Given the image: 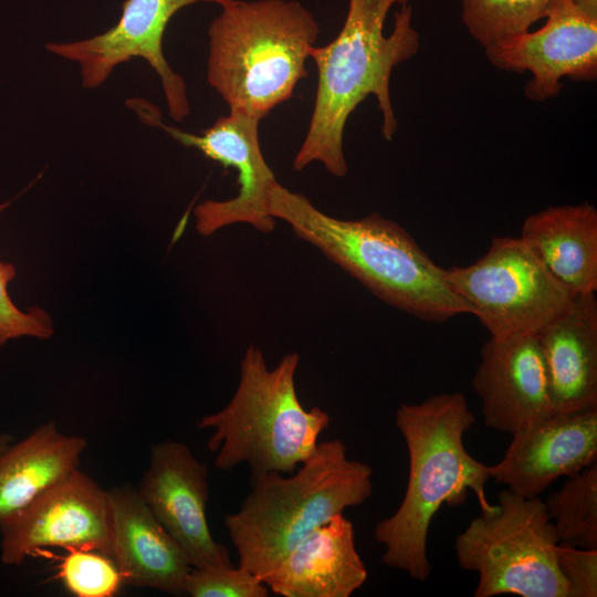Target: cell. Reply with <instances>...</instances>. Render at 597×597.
I'll return each mask as SVG.
<instances>
[{"label": "cell", "instance_id": "6da1fadb", "mask_svg": "<svg viewBox=\"0 0 597 597\" xmlns=\"http://www.w3.org/2000/svg\"><path fill=\"white\" fill-rule=\"evenodd\" d=\"M409 0H348L337 36L313 46L317 87L307 134L293 169L313 161L335 177L347 175L343 149L346 122L356 107L374 95L383 115L381 134L391 140L398 129L390 97L394 67L417 54L420 38L411 23Z\"/></svg>", "mask_w": 597, "mask_h": 597}, {"label": "cell", "instance_id": "7a4b0ae2", "mask_svg": "<svg viewBox=\"0 0 597 597\" xmlns=\"http://www.w3.org/2000/svg\"><path fill=\"white\" fill-rule=\"evenodd\" d=\"M395 420L408 450V482L399 507L377 523L374 537L385 548L386 566L423 583L431 573L429 526L441 505H461L468 490L475 494L481 513L495 512L498 504L486 500L488 465L471 457L463 443L464 432L474 423L463 394L402 404Z\"/></svg>", "mask_w": 597, "mask_h": 597}, {"label": "cell", "instance_id": "3957f363", "mask_svg": "<svg viewBox=\"0 0 597 597\" xmlns=\"http://www.w3.org/2000/svg\"><path fill=\"white\" fill-rule=\"evenodd\" d=\"M269 212L402 312L427 322L472 314L470 305L451 290L444 269L395 221L377 212L354 220L334 218L279 182L271 191Z\"/></svg>", "mask_w": 597, "mask_h": 597}, {"label": "cell", "instance_id": "277c9868", "mask_svg": "<svg viewBox=\"0 0 597 597\" xmlns=\"http://www.w3.org/2000/svg\"><path fill=\"white\" fill-rule=\"evenodd\" d=\"M282 474L253 479L240 507L224 517L239 566L261 579L311 532L373 493V469L350 460L339 439L320 442L293 475Z\"/></svg>", "mask_w": 597, "mask_h": 597}, {"label": "cell", "instance_id": "5b68a950", "mask_svg": "<svg viewBox=\"0 0 597 597\" xmlns=\"http://www.w3.org/2000/svg\"><path fill=\"white\" fill-rule=\"evenodd\" d=\"M320 25L298 1L230 0L208 28L207 80L230 112L258 121L293 96Z\"/></svg>", "mask_w": 597, "mask_h": 597}, {"label": "cell", "instance_id": "8992f818", "mask_svg": "<svg viewBox=\"0 0 597 597\" xmlns=\"http://www.w3.org/2000/svg\"><path fill=\"white\" fill-rule=\"evenodd\" d=\"M298 364V354L289 353L270 369L262 350L248 346L232 398L197 425L213 430L207 446L216 453L218 470L245 462L253 480L269 472L292 473L313 454L331 418L320 407L301 404L295 388Z\"/></svg>", "mask_w": 597, "mask_h": 597}, {"label": "cell", "instance_id": "52a82bcc", "mask_svg": "<svg viewBox=\"0 0 597 597\" xmlns=\"http://www.w3.org/2000/svg\"><path fill=\"white\" fill-rule=\"evenodd\" d=\"M498 510L481 513L455 538L461 568L476 572L475 597H572L556 555L558 537L545 503L506 489Z\"/></svg>", "mask_w": 597, "mask_h": 597}, {"label": "cell", "instance_id": "ba28073f", "mask_svg": "<svg viewBox=\"0 0 597 597\" xmlns=\"http://www.w3.org/2000/svg\"><path fill=\"white\" fill-rule=\"evenodd\" d=\"M444 276L496 338L536 335L573 298L520 237L493 238L478 261L444 269Z\"/></svg>", "mask_w": 597, "mask_h": 597}, {"label": "cell", "instance_id": "9c48e42d", "mask_svg": "<svg viewBox=\"0 0 597 597\" xmlns=\"http://www.w3.org/2000/svg\"><path fill=\"white\" fill-rule=\"evenodd\" d=\"M128 107L139 119L166 132L185 147L195 148L238 177V193L228 200H207L193 209L195 227L202 237L235 223H247L262 233L274 230L276 222L269 212L270 195L277 184L259 142L260 121L238 112L219 117L199 134L165 124L159 109L144 98H130Z\"/></svg>", "mask_w": 597, "mask_h": 597}, {"label": "cell", "instance_id": "30bf717a", "mask_svg": "<svg viewBox=\"0 0 597 597\" xmlns=\"http://www.w3.org/2000/svg\"><path fill=\"white\" fill-rule=\"evenodd\" d=\"M230 0H125L118 21L88 39L50 42L46 50L78 65L84 88L100 87L121 64L143 59L160 80L169 116L177 123L190 114L186 82L172 70L163 50L170 19L182 8L197 2L220 7Z\"/></svg>", "mask_w": 597, "mask_h": 597}, {"label": "cell", "instance_id": "8fae6325", "mask_svg": "<svg viewBox=\"0 0 597 597\" xmlns=\"http://www.w3.org/2000/svg\"><path fill=\"white\" fill-rule=\"evenodd\" d=\"M0 557L18 566L48 547L111 557L108 492L78 469L0 524Z\"/></svg>", "mask_w": 597, "mask_h": 597}, {"label": "cell", "instance_id": "7c38bea8", "mask_svg": "<svg viewBox=\"0 0 597 597\" xmlns=\"http://www.w3.org/2000/svg\"><path fill=\"white\" fill-rule=\"evenodd\" d=\"M544 25L505 38L485 55L500 70L532 74L525 95L545 102L561 92L563 77L593 81L597 76V17L574 0H553Z\"/></svg>", "mask_w": 597, "mask_h": 597}, {"label": "cell", "instance_id": "4fadbf2b", "mask_svg": "<svg viewBox=\"0 0 597 597\" xmlns=\"http://www.w3.org/2000/svg\"><path fill=\"white\" fill-rule=\"evenodd\" d=\"M138 492L192 568L232 565L208 526V469L185 443L165 440L153 447Z\"/></svg>", "mask_w": 597, "mask_h": 597}, {"label": "cell", "instance_id": "5bb4252c", "mask_svg": "<svg viewBox=\"0 0 597 597\" xmlns=\"http://www.w3.org/2000/svg\"><path fill=\"white\" fill-rule=\"evenodd\" d=\"M504 457L488 467L490 479L532 499L556 479L597 462V408L555 413L513 434Z\"/></svg>", "mask_w": 597, "mask_h": 597}, {"label": "cell", "instance_id": "9a60e30c", "mask_svg": "<svg viewBox=\"0 0 597 597\" xmlns=\"http://www.w3.org/2000/svg\"><path fill=\"white\" fill-rule=\"evenodd\" d=\"M473 388L484 425L513 434L553 413L548 380L534 335L491 337L481 348Z\"/></svg>", "mask_w": 597, "mask_h": 597}, {"label": "cell", "instance_id": "2e32d148", "mask_svg": "<svg viewBox=\"0 0 597 597\" xmlns=\"http://www.w3.org/2000/svg\"><path fill=\"white\" fill-rule=\"evenodd\" d=\"M108 492L111 558L125 583L185 595L191 566L181 547L164 528L137 489Z\"/></svg>", "mask_w": 597, "mask_h": 597}, {"label": "cell", "instance_id": "e0dca14e", "mask_svg": "<svg viewBox=\"0 0 597 597\" xmlns=\"http://www.w3.org/2000/svg\"><path fill=\"white\" fill-rule=\"evenodd\" d=\"M367 576L354 525L341 513L297 543L262 582L283 597H349Z\"/></svg>", "mask_w": 597, "mask_h": 597}, {"label": "cell", "instance_id": "ac0fdd59", "mask_svg": "<svg viewBox=\"0 0 597 597\" xmlns=\"http://www.w3.org/2000/svg\"><path fill=\"white\" fill-rule=\"evenodd\" d=\"M545 364L553 413L597 408V300L575 294L558 317L534 335Z\"/></svg>", "mask_w": 597, "mask_h": 597}, {"label": "cell", "instance_id": "d6986e66", "mask_svg": "<svg viewBox=\"0 0 597 597\" xmlns=\"http://www.w3.org/2000/svg\"><path fill=\"white\" fill-rule=\"evenodd\" d=\"M521 240L573 295L597 291V210L584 202L528 216Z\"/></svg>", "mask_w": 597, "mask_h": 597}, {"label": "cell", "instance_id": "ffe728a7", "mask_svg": "<svg viewBox=\"0 0 597 597\" xmlns=\"http://www.w3.org/2000/svg\"><path fill=\"white\" fill-rule=\"evenodd\" d=\"M86 440L45 422L0 451V524L77 469Z\"/></svg>", "mask_w": 597, "mask_h": 597}, {"label": "cell", "instance_id": "44dd1931", "mask_svg": "<svg viewBox=\"0 0 597 597\" xmlns=\"http://www.w3.org/2000/svg\"><path fill=\"white\" fill-rule=\"evenodd\" d=\"M544 502L558 543L597 548V462L568 476Z\"/></svg>", "mask_w": 597, "mask_h": 597}, {"label": "cell", "instance_id": "7402d4cb", "mask_svg": "<svg viewBox=\"0 0 597 597\" xmlns=\"http://www.w3.org/2000/svg\"><path fill=\"white\" fill-rule=\"evenodd\" d=\"M553 0H461V18L483 48L530 30L545 18Z\"/></svg>", "mask_w": 597, "mask_h": 597}, {"label": "cell", "instance_id": "603a6c76", "mask_svg": "<svg viewBox=\"0 0 597 597\" xmlns=\"http://www.w3.org/2000/svg\"><path fill=\"white\" fill-rule=\"evenodd\" d=\"M65 555L45 553L59 562V578L64 587L76 597H113L119 590L124 579L107 555L91 549H66Z\"/></svg>", "mask_w": 597, "mask_h": 597}, {"label": "cell", "instance_id": "cb8c5ba5", "mask_svg": "<svg viewBox=\"0 0 597 597\" xmlns=\"http://www.w3.org/2000/svg\"><path fill=\"white\" fill-rule=\"evenodd\" d=\"M191 597H266L270 589L248 569L233 565L191 568L185 583Z\"/></svg>", "mask_w": 597, "mask_h": 597}, {"label": "cell", "instance_id": "d4e9b609", "mask_svg": "<svg viewBox=\"0 0 597 597\" xmlns=\"http://www.w3.org/2000/svg\"><path fill=\"white\" fill-rule=\"evenodd\" d=\"M9 205V201L0 203V213ZM14 276V265L0 262V346L22 336L48 338L53 332L51 318L45 311L31 307L24 312L12 302L8 294V284Z\"/></svg>", "mask_w": 597, "mask_h": 597}, {"label": "cell", "instance_id": "484cf974", "mask_svg": "<svg viewBox=\"0 0 597 597\" xmlns=\"http://www.w3.org/2000/svg\"><path fill=\"white\" fill-rule=\"evenodd\" d=\"M559 569L572 589V597L597 596V548L586 549L559 544Z\"/></svg>", "mask_w": 597, "mask_h": 597}, {"label": "cell", "instance_id": "4316f807", "mask_svg": "<svg viewBox=\"0 0 597 597\" xmlns=\"http://www.w3.org/2000/svg\"><path fill=\"white\" fill-rule=\"evenodd\" d=\"M584 11L597 17V0H574Z\"/></svg>", "mask_w": 597, "mask_h": 597}, {"label": "cell", "instance_id": "83f0119b", "mask_svg": "<svg viewBox=\"0 0 597 597\" xmlns=\"http://www.w3.org/2000/svg\"><path fill=\"white\" fill-rule=\"evenodd\" d=\"M13 440V436L9 433H0V451L9 446Z\"/></svg>", "mask_w": 597, "mask_h": 597}]
</instances>
